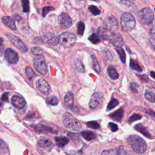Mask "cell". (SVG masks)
Instances as JSON below:
<instances>
[{"label": "cell", "mask_w": 155, "mask_h": 155, "mask_svg": "<svg viewBox=\"0 0 155 155\" xmlns=\"http://www.w3.org/2000/svg\"><path fill=\"white\" fill-rule=\"evenodd\" d=\"M128 143L137 153H144L147 149L146 142L138 135H130L127 139Z\"/></svg>", "instance_id": "1"}, {"label": "cell", "mask_w": 155, "mask_h": 155, "mask_svg": "<svg viewBox=\"0 0 155 155\" xmlns=\"http://www.w3.org/2000/svg\"><path fill=\"white\" fill-rule=\"evenodd\" d=\"M63 119L64 126L72 131L78 132L82 127L80 121L69 113H65L63 115Z\"/></svg>", "instance_id": "2"}, {"label": "cell", "mask_w": 155, "mask_h": 155, "mask_svg": "<svg viewBox=\"0 0 155 155\" xmlns=\"http://www.w3.org/2000/svg\"><path fill=\"white\" fill-rule=\"evenodd\" d=\"M121 24L123 30L129 32L135 28L136 21L132 14L130 13H124L121 17Z\"/></svg>", "instance_id": "3"}, {"label": "cell", "mask_w": 155, "mask_h": 155, "mask_svg": "<svg viewBox=\"0 0 155 155\" xmlns=\"http://www.w3.org/2000/svg\"><path fill=\"white\" fill-rule=\"evenodd\" d=\"M138 18L142 24L148 25L152 22L154 19V14L149 7H145L139 12Z\"/></svg>", "instance_id": "4"}, {"label": "cell", "mask_w": 155, "mask_h": 155, "mask_svg": "<svg viewBox=\"0 0 155 155\" xmlns=\"http://www.w3.org/2000/svg\"><path fill=\"white\" fill-rule=\"evenodd\" d=\"M76 41V37L73 33L64 32L59 37V42L62 46L69 47L73 45Z\"/></svg>", "instance_id": "5"}, {"label": "cell", "mask_w": 155, "mask_h": 155, "mask_svg": "<svg viewBox=\"0 0 155 155\" xmlns=\"http://www.w3.org/2000/svg\"><path fill=\"white\" fill-rule=\"evenodd\" d=\"M6 36L8 37L10 42L16 47L20 51L22 52H27L28 51V47L24 43V42L18 37L10 33H7Z\"/></svg>", "instance_id": "6"}, {"label": "cell", "mask_w": 155, "mask_h": 155, "mask_svg": "<svg viewBox=\"0 0 155 155\" xmlns=\"http://www.w3.org/2000/svg\"><path fill=\"white\" fill-rule=\"evenodd\" d=\"M34 64L36 70L43 75H46L47 73V68L45 59L43 56H40L34 59Z\"/></svg>", "instance_id": "7"}, {"label": "cell", "mask_w": 155, "mask_h": 155, "mask_svg": "<svg viewBox=\"0 0 155 155\" xmlns=\"http://www.w3.org/2000/svg\"><path fill=\"white\" fill-rule=\"evenodd\" d=\"M58 22L61 27L63 28H69L72 24V21L71 18L67 13H62L58 18Z\"/></svg>", "instance_id": "8"}, {"label": "cell", "mask_w": 155, "mask_h": 155, "mask_svg": "<svg viewBox=\"0 0 155 155\" xmlns=\"http://www.w3.org/2000/svg\"><path fill=\"white\" fill-rule=\"evenodd\" d=\"M104 24L107 29L111 31L112 32H116L118 28V22L117 19L113 16H109L106 17L104 21Z\"/></svg>", "instance_id": "9"}, {"label": "cell", "mask_w": 155, "mask_h": 155, "mask_svg": "<svg viewBox=\"0 0 155 155\" xmlns=\"http://www.w3.org/2000/svg\"><path fill=\"white\" fill-rule=\"evenodd\" d=\"M108 40L116 47H121L124 45V40L122 36L118 32H114L109 34Z\"/></svg>", "instance_id": "10"}, {"label": "cell", "mask_w": 155, "mask_h": 155, "mask_svg": "<svg viewBox=\"0 0 155 155\" xmlns=\"http://www.w3.org/2000/svg\"><path fill=\"white\" fill-rule=\"evenodd\" d=\"M38 90L44 95H49L51 92V88L49 83L44 79H40L36 83Z\"/></svg>", "instance_id": "11"}, {"label": "cell", "mask_w": 155, "mask_h": 155, "mask_svg": "<svg viewBox=\"0 0 155 155\" xmlns=\"http://www.w3.org/2000/svg\"><path fill=\"white\" fill-rule=\"evenodd\" d=\"M5 57L10 64H16L19 59V56L17 53L13 49L9 48L6 50Z\"/></svg>", "instance_id": "12"}, {"label": "cell", "mask_w": 155, "mask_h": 155, "mask_svg": "<svg viewBox=\"0 0 155 155\" xmlns=\"http://www.w3.org/2000/svg\"><path fill=\"white\" fill-rule=\"evenodd\" d=\"M103 98V97L102 94L97 92L94 93V94L91 96V98L89 102L90 108L91 109H94L97 108L101 102Z\"/></svg>", "instance_id": "13"}, {"label": "cell", "mask_w": 155, "mask_h": 155, "mask_svg": "<svg viewBox=\"0 0 155 155\" xmlns=\"http://www.w3.org/2000/svg\"><path fill=\"white\" fill-rule=\"evenodd\" d=\"M43 41L49 45L56 46L59 41V38L54 34H47L43 37Z\"/></svg>", "instance_id": "14"}, {"label": "cell", "mask_w": 155, "mask_h": 155, "mask_svg": "<svg viewBox=\"0 0 155 155\" xmlns=\"http://www.w3.org/2000/svg\"><path fill=\"white\" fill-rule=\"evenodd\" d=\"M13 106L18 109H21L25 106L26 102L23 97L19 95H14L12 99Z\"/></svg>", "instance_id": "15"}, {"label": "cell", "mask_w": 155, "mask_h": 155, "mask_svg": "<svg viewBox=\"0 0 155 155\" xmlns=\"http://www.w3.org/2000/svg\"><path fill=\"white\" fill-rule=\"evenodd\" d=\"M1 19L3 22L10 29H12L13 30H15L16 29L15 25V21L13 18L10 16H4L1 18Z\"/></svg>", "instance_id": "16"}, {"label": "cell", "mask_w": 155, "mask_h": 155, "mask_svg": "<svg viewBox=\"0 0 155 155\" xmlns=\"http://www.w3.org/2000/svg\"><path fill=\"white\" fill-rule=\"evenodd\" d=\"M74 97L73 93L69 91L64 97V104L65 106L68 108H72L73 106Z\"/></svg>", "instance_id": "17"}, {"label": "cell", "mask_w": 155, "mask_h": 155, "mask_svg": "<svg viewBox=\"0 0 155 155\" xmlns=\"http://www.w3.org/2000/svg\"><path fill=\"white\" fill-rule=\"evenodd\" d=\"M120 4L124 9L129 11L135 12L137 9L136 6L133 3L128 1H121L120 2Z\"/></svg>", "instance_id": "18"}, {"label": "cell", "mask_w": 155, "mask_h": 155, "mask_svg": "<svg viewBox=\"0 0 155 155\" xmlns=\"http://www.w3.org/2000/svg\"><path fill=\"white\" fill-rule=\"evenodd\" d=\"M97 35L100 40H108L109 33L106 28L103 27H99L97 30Z\"/></svg>", "instance_id": "19"}, {"label": "cell", "mask_w": 155, "mask_h": 155, "mask_svg": "<svg viewBox=\"0 0 155 155\" xmlns=\"http://www.w3.org/2000/svg\"><path fill=\"white\" fill-rule=\"evenodd\" d=\"M135 129L138 131V132H140L141 133H142L144 136L148 138H151V135L149 133L148 130L141 124H138L136 125L134 127Z\"/></svg>", "instance_id": "20"}, {"label": "cell", "mask_w": 155, "mask_h": 155, "mask_svg": "<svg viewBox=\"0 0 155 155\" xmlns=\"http://www.w3.org/2000/svg\"><path fill=\"white\" fill-rule=\"evenodd\" d=\"M123 115H124V110L122 108H121L118 109L117 111L111 114L110 115H109V117L115 121L120 122L122 119Z\"/></svg>", "instance_id": "21"}, {"label": "cell", "mask_w": 155, "mask_h": 155, "mask_svg": "<svg viewBox=\"0 0 155 155\" xmlns=\"http://www.w3.org/2000/svg\"><path fill=\"white\" fill-rule=\"evenodd\" d=\"M81 136L83 137L84 139H85V140H87L88 141H91V140L96 138L95 133H94L93 132L88 131V130H85V131L82 132H81Z\"/></svg>", "instance_id": "22"}, {"label": "cell", "mask_w": 155, "mask_h": 155, "mask_svg": "<svg viewBox=\"0 0 155 155\" xmlns=\"http://www.w3.org/2000/svg\"><path fill=\"white\" fill-rule=\"evenodd\" d=\"M55 141L58 146L60 147H63L65 146L69 141V139L66 137L61 136V137H56Z\"/></svg>", "instance_id": "23"}, {"label": "cell", "mask_w": 155, "mask_h": 155, "mask_svg": "<svg viewBox=\"0 0 155 155\" xmlns=\"http://www.w3.org/2000/svg\"><path fill=\"white\" fill-rule=\"evenodd\" d=\"M107 72H108V74H109V76L110 77V78H112V79H114V80L118 79L119 74H118L117 70H116V69L113 66H110L108 67Z\"/></svg>", "instance_id": "24"}, {"label": "cell", "mask_w": 155, "mask_h": 155, "mask_svg": "<svg viewBox=\"0 0 155 155\" xmlns=\"http://www.w3.org/2000/svg\"><path fill=\"white\" fill-rule=\"evenodd\" d=\"M116 51L118 53L120 58V59L122 61V63L123 64H124L126 61V55L124 50L121 47H118L116 48Z\"/></svg>", "instance_id": "25"}, {"label": "cell", "mask_w": 155, "mask_h": 155, "mask_svg": "<svg viewBox=\"0 0 155 155\" xmlns=\"http://www.w3.org/2000/svg\"><path fill=\"white\" fill-rule=\"evenodd\" d=\"M91 60H92V67L94 70L98 73L101 72V67L99 64L98 61L95 56H91Z\"/></svg>", "instance_id": "26"}, {"label": "cell", "mask_w": 155, "mask_h": 155, "mask_svg": "<svg viewBox=\"0 0 155 155\" xmlns=\"http://www.w3.org/2000/svg\"><path fill=\"white\" fill-rule=\"evenodd\" d=\"M38 144L40 147L46 148V147H49L50 145H51L52 141L49 139L42 138L38 141Z\"/></svg>", "instance_id": "27"}, {"label": "cell", "mask_w": 155, "mask_h": 155, "mask_svg": "<svg viewBox=\"0 0 155 155\" xmlns=\"http://www.w3.org/2000/svg\"><path fill=\"white\" fill-rule=\"evenodd\" d=\"M145 98L150 103H155V94L154 92L147 90L145 93Z\"/></svg>", "instance_id": "28"}, {"label": "cell", "mask_w": 155, "mask_h": 155, "mask_svg": "<svg viewBox=\"0 0 155 155\" xmlns=\"http://www.w3.org/2000/svg\"><path fill=\"white\" fill-rule=\"evenodd\" d=\"M130 67L134 70H136L138 72L142 71V69L140 67L138 62L135 60H133V59H131L130 61Z\"/></svg>", "instance_id": "29"}, {"label": "cell", "mask_w": 155, "mask_h": 155, "mask_svg": "<svg viewBox=\"0 0 155 155\" xmlns=\"http://www.w3.org/2000/svg\"><path fill=\"white\" fill-rule=\"evenodd\" d=\"M25 74L28 80H32L35 77V74L34 70L30 67H27L25 68Z\"/></svg>", "instance_id": "30"}, {"label": "cell", "mask_w": 155, "mask_h": 155, "mask_svg": "<svg viewBox=\"0 0 155 155\" xmlns=\"http://www.w3.org/2000/svg\"><path fill=\"white\" fill-rule=\"evenodd\" d=\"M75 67L76 70L81 73H84L85 72V68L84 66L82 64V63L81 62V61L80 59H76L75 62Z\"/></svg>", "instance_id": "31"}, {"label": "cell", "mask_w": 155, "mask_h": 155, "mask_svg": "<svg viewBox=\"0 0 155 155\" xmlns=\"http://www.w3.org/2000/svg\"><path fill=\"white\" fill-rule=\"evenodd\" d=\"M46 102L47 104L52 106H56L58 104L59 101L57 97L55 96H49L46 98Z\"/></svg>", "instance_id": "32"}, {"label": "cell", "mask_w": 155, "mask_h": 155, "mask_svg": "<svg viewBox=\"0 0 155 155\" xmlns=\"http://www.w3.org/2000/svg\"><path fill=\"white\" fill-rule=\"evenodd\" d=\"M119 104V101H118V100H116L115 98H112V100H110V101L109 102L107 107V110L109 111L113 109H114L115 107H116Z\"/></svg>", "instance_id": "33"}, {"label": "cell", "mask_w": 155, "mask_h": 155, "mask_svg": "<svg viewBox=\"0 0 155 155\" xmlns=\"http://www.w3.org/2000/svg\"><path fill=\"white\" fill-rule=\"evenodd\" d=\"M31 52L32 53L37 56H42L43 54V50L38 47H34L31 49Z\"/></svg>", "instance_id": "34"}, {"label": "cell", "mask_w": 155, "mask_h": 155, "mask_svg": "<svg viewBox=\"0 0 155 155\" xmlns=\"http://www.w3.org/2000/svg\"><path fill=\"white\" fill-rule=\"evenodd\" d=\"M87 126L92 129H98L100 128V124L97 121H90L87 122Z\"/></svg>", "instance_id": "35"}, {"label": "cell", "mask_w": 155, "mask_h": 155, "mask_svg": "<svg viewBox=\"0 0 155 155\" xmlns=\"http://www.w3.org/2000/svg\"><path fill=\"white\" fill-rule=\"evenodd\" d=\"M22 10L24 12L27 13L29 12L30 6H29V1L28 0H21Z\"/></svg>", "instance_id": "36"}, {"label": "cell", "mask_w": 155, "mask_h": 155, "mask_svg": "<svg viewBox=\"0 0 155 155\" xmlns=\"http://www.w3.org/2000/svg\"><path fill=\"white\" fill-rule=\"evenodd\" d=\"M103 57L106 61H110L112 59V54L109 50H105L103 52Z\"/></svg>", "instance_id": "37"}, {"label": "cell", "mask_w": 155, "mask_h": 155, "mask_svg": "<svg viewBox=\"0 0 155 155\" xmlns=\"http://www.w3.org/2000/svg\"><path fill=\"white\" fill-rule=\"evenodd\" d=\"M88 10L90 12L94 15H98L101 13L100 9L95 6H90L88 7Z\"/></svg>", "instance_id": "38"}, {"label": "cell", "mask_w": 155, "mask_h": 155, "mask_svg": "<svg viewBox=\"0 0 155 155\" xmlns=\"http://www.w3.org/2000/svg\"><path fill=\"white\" fill-rule=\"evenodd\" d=\"M85 29V25L83 22L80 21L78 24V34L79 35H82L84 34Z\"/></svg>", "instance_id": "39"}, {"label": "cell", "mask_w": 155, "mask_h": 155, "mask_svg": "<svg viewBox=\"0 0 155 155\" xmlns=\"http://www.w3.org/2000/svg\"><path fill=\"white\" fill-rule=\"evenodd\" d=\"M88 40L94 44H97L101 40H100L98 36L97 35V34H91L89 38H88Z\"/></svg>", "instance_id": "40"}, {"label": "cell", "mask_w": 155, "mask_h": 155, "mask_svg": "<svg viewBox=\"0 0 155 155\" xmlns=\"http://www.w3.org/2000/svg\"><path fill=\"white\" fill-rule=\"evenodd\" d=\"M101 155H118V150L116 149L104 150L102 152Z\"/></svg>", "instance_id": "41"}, {"label": "cell", "mask_w": 155, "mask_h": 155, "mask_svg": "<svg viewBox=\"0 0 155 155\" xmlns=\"http://www.w3.org/2000/svg\"><path fill=\"white\" fill-rule=\"evenodd\" d=\"M142 118V116L138 114H133L132 116H130L128 120L129 123H132L136 121H138Z\"/></svg>", "instance_id": "42"}, {"label": "cell", "mask_w": 155, "mask_h": 155, "mask_svg": "<svg viewBox=\"0 0 155 155\" xmlns=\"http://www.w3.org/2000/svg\"><path fill=\"white\" fill-rule=\"evenodd\" d=\"M54 10H55V9L53 7H50V6H49V7H44L43 8V13H42L43 16L44 17L46 16L47 15L48 13H49L50 12L53 11Z\"/></svg>", "instance_id": "43"}, {"label": "cell", "mask_w": 155, "mask_h": 155, "mask_svg": "<svg viewBox=\"0 0 155 155\" xmlns=\"http://www.w3.org/2000/svg\"><path fill=\"white\" fill-rule=\"evenodd\" d=\"M150 36L153 40L155 39V23L153 24L150 28Z\"/></svg>", "instance_id": "44"}, {"label": "cell", "mask_w": 155, "mask_h": 155, "mask_svg": "<svg viewBox=\"0 0 155 155\" xmlns=\"http://www.w3.org/2000/svg\"><path fill=\"white\" fill-rule=\"evenodd\" d=\"M109 127L111 131L113 132H115L118 130V126L116 124H114L113 122H110L109 124Z\"/></svg>", "instance_id": "45"}, {"label": "cell", "mask_w": 155, "mask_h": 155, "mask_svg": "<svg viewBox=\"0 0 155 155\" xmlns=\"http://www.w3.org/2000/svg\"><path fill=\"white\" fill-rule=\"evenodd\" d=\"M138 85L135 82H132L130 84V90L133 91L134 93H138Z\"/></svg>", "instance_id": "46"}, {"label": "cell", "mask_w": 155, "mask_h": 155, "mask_svg": "<svg viewBox=\"0 0 155 155\" xmlns=\"http://www.w3.org/2000/svg\"><path fill=\"white\" fill-rule=\"evenodd\" d=\"M138 78L142 81H144V82H148V78L147 75H137Z\"/></svg>", "instance_id": "47"}, {"label": "cell", "mask_w": 155, "mask_h": 155, "mask_svg": "<svg viewBox=\"0 0 155 155\" xmlns=\"http://www.w3.org/2000/svg\"><path fill=\"white\" fill-rule=\"evenodd\" d=\"M145 112L147 115H151V116H152L155 117V112H153V111L152 110H151V109L146 110L145 111Z\"/></svg>", "instance_id": "48"}, {"label": "cell", "mask_w": 155, "mask_h": 155, "mask_svg": "<svg viewBox=\"0 0 155 155\" xmlns=\"http://www.w3.org/2000/svg\"><path fill=\"white\" fill-rule=\"evenodd\" d=\"M9 97H8V93H5L2 96V100L4 102H8L9 101Z\"/></svg>", "instance_id": "49"}, {"label": "cell", "mask_w": 155, "mask_h": 155, "mask_svg": "<svg viewBox=\"0 0 155 155\" xmlns=\"http://www.w3.org/2000/svg\"><path fill=\"white\" fill-rule=\"evenodd\" d=\"M150 76H151L153 78L155 79V72H151L150 73Z\"/></svg>", "instance_id": "50"}, {"label": "cell", "mask_w": 155, "mask_h": 155, "mask_svg": "<svg viewBox=\"0 0 155 155\" xmlns=\"http://www.w3.org/2000/svg\"><path fill=\"white\" fill-rule=\"evenodd\" d=\"M3 41H4V40L2 38H0V46L3 44Z\"/></svg>", "instance_id": "51"}, {"label": "cell", "mask_w": 155, "mask_h": 155, "mask_svg": "<svg viewBox=\"0 0 155 155\" xmlns=\"http://www.w3.org/2000/svg\"><path fill=\"white\" fill-rule=\"evenodd\" d=\"M2 107H3V105H2V103L0 102V110H1V108H2Z\"/></svg>", "instance_id": "52"}, {"label": "cell", "mask_w": 155, "mask_h": 155, "mask_svg": "<svg viewBox=\"0 0 155 155\" xmlns=\"http://www.w3.org/2000/svg\"><path fill=\"white\" fill-rule=\"evenodd\" d=\"M154 49H155V43H154Z\"/></svg>", "instance_id": "53"}, {"label": "cell", "mask_w": 155, "mask_h": 155, "mask_svg": "<svg viewBox=\"0 0 155 155\" xmlns=\"http://www.w3.org/2000/svg\"><path fill=\"white\" fill-rule=\"evenodd\" d=\"M94 1H95V0H94Z\"/></svg>", "instance_id": "54"}, {"label": "cell", "mask_w": 155, "mask_h": 155, "mask_svg": "<svg viewBox=\"0 0 155 155\" xmlns=\"http://www.w3.org/2000/svg\"><path fill=\"white\" fill-rule=\"evenodd\" d=\"M154 10H155V9H154Z\"/></svg>", "instance_id": "55"}]
</instances>
